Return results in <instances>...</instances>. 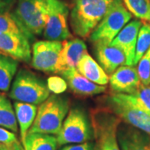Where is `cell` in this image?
Wrapping results in <instances>:
<instances>
[{
	"instance_id": "obj_15",
	"label": "cell",
	"mask_w": 150,
	"mask_h": 150,
	"mask_svg": "<svg viewBox=\"0 0 150 150\" xmlns=\"http://www.w3.org/2000/svg\"><path fill=\"white\" fill-rule=\"evenodd\" d=\"M117 136L121 150H150L149 134L128 123H120Z\"/></svg>"
},
{
	"instance_id": "obj_7",
	"label": "cell",
	"mask_w": 150,
	"mask_h": 150,
	"mask_svg": "<svg viewBox=\"0 0 150 150\" xmlns=\"http://www.w3.org/2000/svg\"><path fill=\"white\" fill-rule=\"evenodd\" d=\"M131 18L132 13L123 0H113L101 22L91 33L90 41L93 43L102 40L112 42Z\"/></svg>"
},
{
	"instance_id": "obj_3",
	"label": "cell",
	"mask_w": 150,
	"mask_h": 150,
	"mask_svg": "<svg viewBox=\"0 0 150 150\" xmlns=\"http://www.w3.org/2000/svg\"><path fill=\"white\" fill-rule=\"evenodd\" d=\"M94 150H121L118 141V128L122 122L108 108L100 107L90 112Z\"/></svg>"
},
{
	"instance_id": "obj_32",
	"label": "cell",
	"mask_w": 150,
	"mask_h": 150,
	"mask_svg": "<svg viewBox=\"0 0 150 150\" xmlns=\"http://www.w3.org/2000/svg\"><path fill=\"white\" fill-rule=\"evenodd\" d=\"M0 150H24V149L23 144L18 140L8 144H0Z\"/></svg>"
},
{
	"instance_id": "obj_1",
	"label": "cell",
	"mask_w": 150,
	"mask_h": 150,
	"mask_svg": "<svg viewBox=\"0 0 150 150\" xmlns=\"http://www.w3.org/2000/svg\"><path fill=\"white\" fill-rule=\"evenodd\" d=\"M113 0H74L69 13L70 27L75 35L88 38L101 22Z\"/></svg>"
},
{
	"instance_id": "obj_27",
	"label": "cell",
	"mask_w": 150,
	"mask_h": 150,
	"mask_svg": "<svg viewBox=\"0 0 150 150\" xmlns=\"http://www.w3.org/2000/svg\"><path fill=\"white\" fill-rule=\"evenodd\" d=\"M136 103L150 114V85L140 86L139 88L133 94H129Z\"/></svg>"
},
{
	"instance_id": "obj_30",
	"label": "cell",
	"mask_w": 150,
	"mask_h": 150,
	"mask_svg": "<svg viewBox=\"0 0 150 150\" xmlns=\"http://www.w3.org/2000/svg\"><path fill=\"white\" fill-rule=\"evenodd\" d=\"M60 150H94V144L91 141H88L82 144L64 145Z\"/></svg>"
},
{
	"instance_id": "obj_11",
	"label": "cell",
	"mask_w": 150,
	"mask_h": 150,
	"mask_svg": "<svg viewBox=\"0 0 150 150\" xmlns=\"http://www.w3.org/2000/svg\"><path fill=\"white\" fill-rule=\"evenodd\" d=\"M110 89L113 93L133 94L142 85L137 68L123 65L109 76Z\"/></svg>"
},
{
	"instance_id": "obj_17",
	"label": "cell",
	"mask_w": 150,
	"mask_h": 150,
	"mask_svg": "<svg viewBox=\"0 0 150 150\" xmlns=\"http://www.w3.org/2000/svg\"><path fill=\"white\" fill-rule=\"evenodd\" d=\"M64 79L71 91L80 96H93L106 92V87L94 83L81 74L77 69H70L63 72Z\"/></svg>"
},
{
	"instance_id": "obj_26",
	"label": "cell",
	"mask_w": 150,
	"mask_h": 150,
	"mask_svg": "<svg viewBox=\"0 0 150 150\" xmlns=\"http://www.w3.org/2000/svg\"><path fill=\"white\" fill-rule=\"evenodd\" d=\"M137 71L141 83L144 86L150 85V48L140 59L137 66Z\"/></svg>"
},
{
	"instance_id": "obj_24",
	"label": "cell",
	"mask_w": 150,
	"mask_h": 150,
	"mask_svg": "<svg viewBox=\"0 0 150 150\" xmlns=\"http://www.w3.org/2000/svg\"><path fill=\"white\" fill-rule=\"evenodd\" d=\"M150 48V23L144 22L138 34L134 66L138 64L140 59Z\"/></svg>"
},
{
	"instance_id": "obj_9",
	"label": "cell",
	"mask_w": 150,
	"mask_h": 150,
	"mask_svg": "<svg viewBox=\"0 0 150 150\" xmlns=\"http://www.w3.org/2000/svg\"><path fill=\"white\" fill-rule=\"evenodd\" d=\"M69 10L62 0H48L47 15L43 35L47 40L64 41L72 38L69 27Z\"/></svg>"
},
{
	"instance_id": "obj_20",
	"label": "cell",
	"mask_w": 150,
	"mask_h": 150,
	"mask_svg": "<svg viewBox=\"0 0 150 150\" xmlns=\"http://www.w3.org/2000/svg\"><path fill=\"white\" fill-rule=\"evenodd\" d=\"M24 150H57V137L52 134L32 133L28 134L23 144Z\"/></svg>"
},
{
	"instance_id": "obj_2",
	"label": "cell",
	"mask_w": 150,
	"mask_h": 150,
	"mask_svg": "<svg viewBox=\"0 0 150 150\" xmlns=\"http://www.w3.org/2000/svg\"><path fill=\"white\" fill-rule=\"evenodd\" d=\"M69 100L65 96L50 95L38 108L36 118L28 134L57 135L69 111Z\"/></svg>"
},
{
	"instance_id": "obj_25",
	"label": "cell",
	"mask_w": 150,
	"mask_h": 150,
	"mask_svg": "<svg viewBox=\"0 0 150 150\" xmlns=\"http://www.w3.org/2000/svg\"><path fill=\"white\" fill-rule=\"evenodd\" d=\"M123 2L132 15L150 23V0H123Z\"/></svg>"
},
{
	"instance_id": "obj_14",
	"label": "cell",
	"mask_w": 150,
	"mask_h": 150,
	"mask_svg": "<svg viewBox=\"0 0 150 150\" xmlns=\"http://www.w3.org/2000/svg\"><path fill=\"white\" fill-rule=\"evenodd\" d=\"M142 23V21L138 18L129 21L111 42L113 46L120 48L124 53L127 59V65L134 66L138 34Z\"/></svg>"
},
{
	"instance_id": "obj_12",
	"label": "cell",
	"mask_w": 150,
	"mask_h": 150,
	"mask_svg": "<svg viewBox=\"0 0 150 150\" xmlns=\"http://www.w3.org/2000/svg\"><path fill=\"white\" fill-rule=\"evenodd\" d=\"M94 43V52L103 70L111 75L123 65H127V59L120 48L113 46L108 41H98Z\"/></svg>"
},
{
	"instance_id": "obj_28",
	"label": "cell",
	"mask_w": 150,
	"mask_h": 150,
	"mask_svg": "<svg viewBox=\"0 0 150 150\" xmlns=\"http://www.w3.org/2000/svg\"><path fill=\"white\" fill-rule=\"evenodd\" d=\"M47 85L50 93L61 94L67 90L68 83L64 78L59 76H51L47 79Z\"/></svg>"
},
{
	"instance_id": "obj_10",
	"label": "cell",
	"mask_w": 150,
	"mask_h": 150,
	"mask_svg": "<svg viewBox=\"0 0 150 150\" xmlns=\"http://www.w3.org/2000/svg\"><path fill=\"white\" fill-rule=\"evenodd\" d=\"M63 44L61 41L39 40L33 44L31 65L44 74H57L59 54Z\"/></svg>"
},
{
	"instance_id": "obj_18",
	"label": "cell",
	"mask_w": 150,
	"mask_h": 150,
	"mask_svg": "<svg viewBox=\"0 0 150 150\" xmlns=\"http://www.w3.org/2000/svg\"><path fill=\"white\" fill-rule=\"evenodd\" d=\"M76 69L86 79L96 84L105 86L109 82L108 74L88 52L83 55Z\"/></svg>"
},
{
	"instance_id": "obj_8",
	"label": "cell",
	"mask_w": 150,
	"mask_h": 150,
	"mask_svg": "<svg viewBox=\"0 0 150 150\" xmlns=\"http://www.w3.org/2000/svg\"><path fill=\"white\" fill-rule=\"evenodd\" d=\"M48 0H16L13 14L28 32L35 35L43 34Z\"/></svg>"
},
{
	"instance_id": "obj_6",
	"label": "cell",
	"mask_w": 150,
	"mask_h": 150,
	"mask_svg": "<svg viewBox=\"0 0 150 150\" xmlns=\"http://www.w3.org/2000/svg\"><path fill=\"white\" fill-rule=\"evenodd\" d=\"M59 146L82 144L93 139L91 121L80 108H71L56 135Z\"/></svg>"
},
{
	"instance_id": "obj_5",
	"label": "cell",
	"mask_w": 150,
	"mask_h": 150,
	"mask_svg": "<svg viewBox=\"0 0 150 150\" xmlns=\"http://www.w3.org/2000/svg\"><path fill=\"white\" fill-rule=\"evenodd\" d=\"M105 103L122 122L150 135V114L134 102L129 94L112 93L105 98Z\"/></svg>"
},
{
	"instance_id": "obj_16",
	"label": "cell",
	"mask_w": 150,
	"mask_h": 150,
	"mask_svg": "<svg viewBox=\"0 0 150 150\" xmlns=\"http://www.w3.org/2000/svg\"><path fill=\"white\" fill-rule=\"evenodd\" d=\"M59 54L57 74H62L70 69H76L79 60L87 51V45L80 38H69L62 42Z\"/></svg>"
},
{
	"instance_id": "obj_21",
	"label": "cell",
	"mask_w": 150,
	"mask_h": 150,
	"mask_svg": "<svg viewBox=\"0 0 150 150\" xmlns=\"http://www.w3.org/2000/svg\"><path fill=\"white\" fill-rule=\"evenodd\" d=\"M0 33L26 38L30 41V43L35 39L34 35L28 32L18 21V19L14 17L12 12L0 13Z\"/></svg>"
},
{
	"instance_id": "obj_4",
	"label": "cell",
	"mask_w": 150,
	"mask_h": 150,
	"mask_svg": "<svg viewBox=\"0 0 150 150\" xmlns=\"http://www.w3.org/2000/svg\"><path fill=\"white\" fill-rule=\"evenodd\" d=\"M50 93L45 81L30 70L21 69L14 77L9 97L14 101L40 105Z\"/></svg>"
},
{
	"instance_id": "obj_23",
	"label": "cell",
	"mask_w": 150,
	"mask_h": 150,
	"mask_svg": "<svg viewBox=\"0 0 150 150\" xmlns=\"http://www.w3.org/2000/svg\"><path fill=\"white\" fill-rule=\"evenodd\" d=\"M0 127L9 129L13 133L18 130L14 108L4 94L0 93Z\"/></svg>"
},
{
	"instance_id": "obj_29",
	"label": "cell",
	"mask_w": 150,
	"mask_h": 150,
	"mask_svg": "<svg viewBox=\"0 0 150 150\" xmlns=\"http://www.w3.org/2000/svg\"><path fill=\"white\" fill-rule=\"evenodd\" d=\"M15 141H18L16 133L4 127H0V144H8Z\"/></svg>"
},
{
	"instance_id": "obj_13",
	"label": "cell",
	"mask_w": 150,
	"mask_h": 150,
	"mask_svg": "<svg viewBox=\"0 0 150 150\" xmlns=\"http://www.w3.org/2000/svg\"><path fill=\"white\" fill-rule=\"evenodd\" d=\"M0 54L29 63L32 59L30 41L26 38L0 33Z\"/></svg>"
},
{
	"instance_id": "obj_19",
	"label": "cell",
	"mask_w": 150,
	"mask_h": 150,
	"mask_svg": "<svg viewBox=\"0 0 150 150\" xmlns=\"http://www.w3.org/2000/svg\"><path fill=\"white\" fill-rule=\"evenodd\" d=\"M17 122L19 129L22 144L26 139L29 129H31L38 112L37 105L15 101L13 103Z\"/></svg>"
},
{
	"instance_id": "obj_31",
	"label": "cell",
	"mask_w": 150,
	"mask_h": 150,
	"mask_svg": "<svg viewBox=\"0 0 150 150\" xmlns=\"http://www.w3.org/2000/svg\"><path fill=\"white\" fill-rule=\"evenodd\" d=\"M16 0H0V13L11 12L13 9Z\"/></svg>"
},
{
	"instance_id": "obj_22",
	"label": "cell",
	"mask_w": 150,
	"mask_h": 150,
	"mask_svg": "<svg viewBox=\"0 0 150 150\" xmlns=\"http://www.w3.org/2000/svg\"><path fill=\"white\" fill-rule=\"evenodd\" d=\"M18 61L0 54V91L8 92L12 81L18 73Z\"/></svg>"
}]
</instances>
